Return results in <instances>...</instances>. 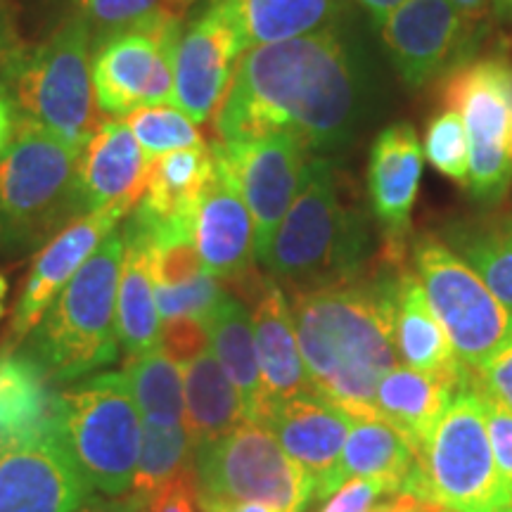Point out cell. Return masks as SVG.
Instances as JSON below:
<instances>
[{"label":"cell","mask_w":512,"mask_h":512,"mask_svg":"<svg viewBox=\"0 0 512 512\" xmlns=\"http://www.w3.org/2000/svg\"><path fill=\"white\" fill-rule=\"evenodd\" d=\"M69 444L60 382L29 342L0 349V448Z\"/></svg>","instance_id":"16"},{"label":"cell","mask_w":512,"mask_h":512,"mask_svg":"<svg viewBox=\"0 0 512 512\" xmlns=\"http://www.w3.org/2000/svg\"><path fill=\"white\" fill-rule=\"evenodd\" d=\"M418 463L432 498L456 512H512V484L498 470L472 375L441 415Z\"/></svg>","instance_id":"9"},{"label":"cell","mask_w":512,"mask_h":512,"mask_svg":"<svg viewBox=\"0 0 512 512\" xmlns=\"http://www.w3.org/2000/svg\"><path fill=\"white\" fill-rule=\"evenodd\" d=\"M195 245L202 256L204 271L216 278H238L252 266V214L235 178L216 157L214 176L197 202Z\"/></svg>","instance_id":"22"},{"label":"cell","mask_w":512,"mask_h":512,"mask_svg":"<svg viewBox=\"0 0 512 512\" xmlns=\"http://www.w3.org/2000/svg\"><path fill=\"white\" fill-rule=\"evenodd\" d=\"M463 387L444 380V377L420 373V370L406 366H394L377 384V418L399 430L418 448V453H422L441 415L446 413L453 396Z\"/></svg>","instance_id":"26"},{"label":"cell","mask_w":512,"mask_h":512,"mask_svg":"<svg viewBox=\"0 0 512 512\" xmlns=\"http://www.w3.org/2000/svg\"><path fill=\"white\" fill-rule=\"evenodd\" d=\"M79 216V150L17 117L0 157V252H29Z\"/></svg>","instance_id":"5"},{"label":"cell","mask_w":512,"mask_h":512,"mask_svg":"<svg viewBox=\"0 0 512 512\" xmlns=\"http://www.w3.org/2000/svg\"><path fill=\"white\" fill-rule=\"evenodd\" d=\"M76 8L91 34H102L100 41L166 10L164 0H76Z\"/></svg>","instance_id":"38"},{"label":"cell","mask_w":512,"mask_h":512,"mask_svg":"<svg viewBox=\"0 0 512 512\" xmlns=\"http://www.w3.org/2000/svg\"><path fill=\"white\" fill-rule=\"evenodd\" d=\"M418 456V448L384 420L354 418L339 465V484L356 477L380 479L392 494H399Z\"/></svg>","instance_id":"31"},{"label":"cell","mask_w":512,"mask_h":512,"mask_svg":"<svg viewBox=\"0 0 512 512\" xmlns=\"http://www.w3.org/2000/svg\"><path fill=\"white\" fill-rule=\"evenodd\" d=\"M394 342L396 356L406 368L444 377L460 387L472 380V373L453 351L444 325L434 316L420 278L406 268L399 271V287H396Z\"/></svg>","instance_id":"24"},{"label":"cell","mask_w":512,"mask_h":512,"mask_svg":"<svg viewBox=\"0 0 512 512\" xmlns=\"http://www.w3.org/2000/svg\"><path fill=\"white\" fill-rule=\"evenodd\" d=\"M183 389L185 430L195 451L226 437L242 420H247L238 389L211 351L185 366Z\"/></svg>","instance_id":"30"},{"label":"cell","mask_w":512,"mask_h":512,"mask_svg":"<svg viewBox=\"0 0 512 512\" xmlns=\"http://www.w3.org/2000/svg\"><path fill=\"white\" fill-rule=\"evenodd\" d=\"M498 15L512 19V0H491Z\"/></svg>","instance_id":"50"},{"label":"cell","mask_w":512,"mask_h":512,"mask_svg":"<svg viewBox=\"0 0 512 512\" xmlns=\"http://www.w3.org/2000/svg\"><path fill=\"white\" fill-rule=\"evenodd\" d=\"M368 256L366 216L344 202L332 159L313 155L290 211L275 230L264 266L275 280L309 290L358 278Z\"/></svg>","instance_id":"3"},{"label":"cell","mask_w":512,"mask_h":512,"mask_svg":"<svg viewBox=\"0 0 512 512\" xmlns=\"http://www.w3.org/2000/svg\"><path fill=\"white\" fill-rule=\"evenodd\" d=\"M422 145L411 124L387 126L370 147L368 192L373 214L394 256L411 233V214L422 178Z\"/></svg>","instance_id":"21"},{"label":"cell","mask_w":512,"mask_h":512,"mask_svg":"<svg viewBox=\"0 0 512 512\" xmlns=\"http://www.w3.org/2000/svg\"><path fill=\"white\" fill-rule=\"evenodd\" d=\"M453 8L458 10V15L463 17L465 27L472 34L482 38L486 27H489V17L494 12V3L491 0H451Z\"/></svg>","instance_id":"44"},{"label":"cell","mask_w":512,"mask_h":512,"mask_svg":"<svg viewBox=\"0 0 512 512\" xmlns=\"http://www.w3.org/2000/svg\"><path fill=\"white\" fill-rule=\"evenodd\" d=\"M425 157L439 174H444L451 181L467 185V166H470V143L458 112L444 107L439 114H434L425 131Z\"/></svg>","instance_id":"36"},{"label":"cell","mask_w":512,"mask_h":512,"mask_svg":"<svg viewBox=\"0 0 512 512\" xmlns=\"http://www.w3.org/2000/svg\"><path fill=\"white\" fill-rule=\"evenodd\" d=\"M370 512H446V505L399 491V494H394L387 503L375 505Z\"/></svg>","instance_id":"45"},{"label":"cell","mask_w":512,"mask_h":512,"mask_svg":"<svg viewBox=\"0 0 512 512\" xmlns=\"http://www.w3.org/2000/svg\"><path fill=\"white\" fill-rule=\"evenodd\" d=\"M12 107L74 150L102 121L93 83V34L81 17L64 22L46 43L10 67Z\"/></svg>","instance_id":"6"},{"label":"cell","mask_w":512,"mask_h":512,"mask_svg":"<svg viewBox=\"0 0 512 512\" xmlns=\"http://www.w3.org/2000/svg\"><path fill=\"white\" fill-rule=\"evenodd\" d=\"M150 157L124 119L102 121L79 152L81 214L107 207L133 211L143 200Z\"/></svg>","instance_id":"20"},{"label":"cell","mask_w":512,"mask_h":512,"mask_svg":"<svg viewBox=\"0 0 512 512\" xmlns=\"http://www.w3.org/2000/svg\"><path fill=\"white\" fill-rule=\"evenodd\" d=\"M200 486L195 465H188L147 498L143 512H200Z\"/></svg>","instance_id":"40"},{"label":"cell","mask_w":512,"mask_h":512,"mask_svg":"<svg viewBox=\"0 0 512 512\" xmlns=\"http://www.w3.org/2000/svg\"><path fill=\"white\" fill-rule=\"evenodd\" d=\"M124 121L150 159L166 155V152L185 150V147L204 145L195 121L169 102L138 107V110L128 112Z\"/></svg>","instance_id":"35"},{"label":"cell","mask_w":512,"mask_h":512,"mask_svg":"<svg viewBox=\"0 0 512 512\" xmlns=\"http://www.w3.org/2000/svg\"><path fill=\"white\" fill-rule=\"evenodd\" d=\"M157 349L181 368L190 366L192 361H197V358L209 351L207 320L195 316L162 320Z\"/></svg>","instance_id":"39"},{"label":"cell","mask_w":512,"mask_h":512,"mask_svg":"<svg viewBox=\"0 0 512 512\" xmlns=\"http://www.w3.org/2000/svg\"><path fill=\"white\" fill-rule=\"evenodd\" d=\"M413 266L460 363L479 373L512 339V311L463 256L434 235L415 240Z\"/></svg>","instance_id":"10"},{"label":"cell","mask_w":512,"mask_h":512,"mask_svg":"<svg viewBox=\"0 0 512 512\" xmlns=\"http://www.w3.org/2000/svg\"><path fill=\"white\" fill-rule=\"evenodd\" d=\"M91 491L64 441L0 448V512H74Z\"/></svg>","instance_id":"19"},{"label":"cell","mask_w":512,"mask_h":512,"mask_svg":"<svg viewBox=\"0 0 512 512\" xmlns=\"http://www.w3.org/2000/svg\"><path fill=\"white\" fill-rule=\"evenodd\" d=\"M252 328L264 387V413L273 403L290 399L294 394L313 392L299 351L290 302L275 283L259 285L252 309Z\"/></svg>","instance_id":"23"},{"label":"cell","mask_w":512,"mask_h":512,"mask_svg":"<svg viewBox=\"0 0 512 512\" xmlns=\"http://www.w3.org/2000/svg\"><path fill=\"white\" fill-rule=\"evenodd\" d=\"M380 36L394 69L411 88L470 62L482 41L465 27L451 0H406L384 19Z\"/></svg>","instance_id":"14"},{"label":"cell","mask_w":512,"mask_h":512,"mask_svg":"<svg viewBox=\"0 0 512 512\" xmlns=\"http://www.w3.org/2000/svg\"><path fill=\"white\" fill-rule=\"evenodd\" d=\"M207 330L211 354L238 389L245 418L259 420L264 413V387L256 358L252 313L226 292L221 304L209 313Z\"/></svg>","instance_id":"29"},{"label":"cell","mask_w":512,"mask_h":512,"mask_svg":"<svg viewBox=\"0 0 512 512\" xmlns=\"http://www.w3.org/2000/svg\"><path fill=\"white\" fill-rule=\"evenodd\" d=\"M441 100L448 110L460 114L470 143L465 188L479 202H501L512 183V64L508 57H482L460 64L448 74Z\"/></svg>","instance_id":"11"},{"label":"cell","mask_w":512,"mask_h":512,"mask_svg":"<svg viewBox=\"0 0 512 512\" xmlns=\"http://www.w3.org/2000/svg\"><path fill=\"white\" fill-rule=\"evenodd\" d=\"M223 297H226V292L219 285V278L207 271L183 285H155V302L162 320L178 316H195L207 320L209 313L221 304Z\"/></svg>","instance_id":"37"},{"label":"cell","mask_w":512,"mask_h":512,"mask_svg":"<svg viewBox=\"0 0 512 512\" xmlns=\"http://www.w3.org/2000/svg\"><path fill=\"white\" fill-rule=\"evenodd\" d=\"M209 512H280V510H273L261 503H235V505H221V508H214Z\"/></svg>","instance_id":"49"},{"label":"cell","mask_w":512,"mask_h":512,"mask_svg":"<svg viewBox=\"0 0 512 512\" xmlns=\"http://www.w3.org/2000/svg\"><path fill=\"white\" fill-rule=\"evenodd\" d=\"M446 512H456V510H451V508H446Z\"/></svg>","instance_id":"52"},{"label":"cell","mask_w":512,"mask_h":512,"mask_svg":"<svg viewBox=\"0 0 512 512\" xmlns=\"http://www.w3.org/2000/svg\"><path fill=\"white\" fill-rule=\"evenodd\" d=\"M195 475L202 512L235 503L302 512L313 496L302 467L259 420H242L226 437L197 448Z\"/></svg>","instance_id":"8"},{"label":"cell","mask_w":512,"mask_h":512,"mask_svg":"<svg viewBox=\"0 0 512 512\" xmlns=\"http://www.w3.org/2000/svg\"><path fill=\"white\" fill-rule=\"evenodd\" d=\"M368 74L342 27L242 53L216 112L223 143L292 133L311 152H337L361 131Z\"/></svg>","instance_id":"1"},{"label":"cell","mask_w":512,"mask_h":512,"mask_svg":"<svg viewBox=\"0 0 512 512\" xmlns=\"http://www.w3.org/2000/svg\"><path fill=\"white\" fill-rule=\"evenodd\" d=\"M399 271L358 275L292 294L294 330L313 392L351 418L380 420L377 384L396 366Z\"/></svg>","instance_id":"2"},{"label":"cell","mask_w":512,"mask_h":512,"mask_svg":"<svg viewBox=\"0 0 512 512\" xmlns=\"http://www.w3.org/2000/svg\"><path fill=\"white\" fill-rule=\"evenodd\" d=\"M230 171L254 221V256L264 264L280 221L290 211L302 185L311 150L292 133H271L256 140L211 145Z\"/></svg>","instance_id":"13"},{"label":"cell","mask_w":512,"mask_h":512,"mask_svg":"<svg viewBox=\"0 0 512 512\" xmlns=\"http://www.w3.org/2000/svg\"><path fill=\"white\" fill-rule=\"evenodd\" d=\"M211 176L214 155L207 143L152 157L147 164L145 195L131 214L147 228L195 223L197 202Z\"/></svg>","instance_id":"25"},{"label":"cell","mask_w":512,"mask_h":512,"mask_svg":"<svg viewBox=\"0 0 512 512\" xmlns=\"http://www.w3.org/2000/svg\"><path fill=\"white\" fill-rule=\"evenodd\" d=\"M382 496H394L392 489L380 479H349L328 498L320 512H370Z\"/></svg>","instance_id":"42"},{"label":"cell","mask_w":512,"mask_h":512,"mask_svg":"<svg viewBox=\"0 0 512 512\" xmlns=\"http://www.w3.org/2000/svg\"><path fill=\"white\" fill-rule=\"evenodd\" d=\"M190 453L192 444L185 425L159 427L143 422V448H140V460L128 496L145 505L159 486L192 465Z\"/></svg>","instance_id":"34"},{"label":"cell","mask_w":512,"mask_h":512,"mask_svg":"<svg viewBox=\"0 0 512 512\" xmlns=\"http://www.w3.org/2000/svg\"><path fill=\"white\" fill-rule=\"evenodd\" d=\"M444 242L512 311V211L448 223Z\"/></svg>","instance_id":"32"},{"label":"cell","mask_w":512,"mask_h":512,"mask_svg":"<svg viewBox=\"0 0 512 512\" xmlns=\"http://www.w3.org/2000/svg\"><path fill=\"white\" fill-rule=\"evenodd\" d=\"M181 34L178 17L164 10L100 41L93 57L100 112L124 119L138 107L171 102Z\"/></svg>","instance_id":"12"},{"label":"cell","mask_w":512,"mask_h":512,"mask_svg":"<svg viewBox=\"0 0 512 512\" xmlns=\"http://www.w3.org/2000/svg\"><path fill=\"white\" fill-rule=\"evenodd\" d=\"M475 382L486 396L512 411V339L475 373Z\"/></svg>","instance_id":"43"},{"label":"cell","mask_w":512,"mask_h":512,"mask_svg":"<svg viewBox=\"0 0 512 512\" xmlns=\"http://www.w3.org/2000/svg\"><path fill=\"white\" fill-rule=\"evenodd\" d=\"M74 512H143V503H138L133 496L117 498H98L91 496L86 503L79 505Z\"/></svg>","instance_id":"46"},{"label":"cell","mask_w":512,"mask_h":512,"mask_svg":"<svg viewBox=\"0 0 512 512\" xmlns=\"http://www.w3.org/2000/svg\"><path fill=\"white\" fill-rule=\"evenodd\" d=\"M124 233L117 226L24 339L60 384L81 380L117 361V294Z\"/></svg>","instance_id":"4"},{"label":"cell","mask_w":512,"mask_h":512,"mask_svg":"<svg viewBox=\"0 0 512 512\" xmlns=\"http://www.w3.org/2000/svg\"><path fill=\"white\" fill-rule=\"evenodd\" d=\"M351 415L316 392L294 394L268 406L264 422L278 444L309 477L311 501H325L339 489V465L351 430Z\"/></svg>","instance_id":"17"},{"label":"cell","mask_w":512,"mask_h":512,"mask_svg":"<svg viewBox=\"0 0 512 512\" xmlns=\"http://www.w3.org/2000/svg\"><path fill=\"white\" fill-rule=\"evenodd\" d=\"M15 131H17L15 107H12V102L5 98V95H0V157H3L5 150H8Z\"/></svg>","instance_id":"47"},{"label":"cell","mask_w":512,"mask_h":512,"mask_svg":"<svg viewBox=\"0 0 512 512\" xmlns=\"http://www.w3.org/2000/svg\"><path fill=\"white\" fill-rule=\"evenodd\" d=\"M226 5L242 53L335 29L347 12V0H226Z\"/></svg>","instance_id":"28"},{"label":"cell","mask_w":512,"mask_h":512,"mask_svg":"<svg viewBox=\"0 0 512 512\" xmlns=\"http://www.w3.org/2000/svg\"><path fill=\"white\" fill-rule=\"evenodd\" d=\"M356 3L361 5L363 10H366L370 22H373V27L380 29L384 19L392 15V12L399 8V5L406 3V0H356Z\"/></svg>","instance_id":"48"},{"label":"cell","mask_w":512,"mask_h":512,"mask_svg":"<svg viewBox=\"0 0 512 512\" xmlns=\"http://www.w3.org/2000/svg\"><path fill=\"white\" fill-rule=\"evenodd\" d=\"M124 375L145 425H185L183 370L178 363L155 349L133 361H124Z\"/></svg>","instance_id":"33"},{"label":"cell","mask_w":512,"mask_h":512,"mask_svg":"<svg viewBox=\"0 0 512 512\" xmlns=\"http://www.w3.org/2000/svg\"><path fill=\"white\" fill-rule=\"evenodd\" d=\"M67 441L93 489L110 498L131 489L143 448V415L124 373H100L62 389Z\"/></svg>","instance_id":"7"},{"label":"cell","mask_w":512,"mask_h":512,"mask_svg":"<svg viewBox=\"0 0 512 512\" xmlns=\"http://www.w3.org/2000/svg\"><path fill=\"white\" fill-rule=\"evenodd\" d=\"M124 233V264L117 294V337L124 361H133L157 349L162 318L155 302V280L150 271V249L143 228L128 219Z\"/></svg>","instance_id":"27"},{"label":"cell","mask_w":512,"mask_h":512,"mask_svg":"<svg viewBox=\"0 0 512 512\" xmlns=\"http://www.w3.org/2000/svg\"><path fill=\"white\" fill-rule=\"evenodd\" d=\"M240 57V36L226 0H214L178 41L171 105L197 126L216 117Z\"/></svg>","instance_id":"15"},{"label":"cell","mask_w":512,"mask_h":512,"mask_svg":"<svg viewBox=\"0 0 512 512\" xmlns=\"http://www.w3.org/2000/svg\"><path fill=\"white\" fill-rule=\"evenodd\" d=\"M128 214L131 211L124 207H107L79 216L41 247L15 304L5 344H22L36 330L46 311L83 266V261Z\"/></svg>","instance_id":"18"},{"label":"cell","mask_w":512,"mask_h":512,"mask_svg":"<svg viewBox=\"0 0 512 512\" xmlns=\"http://www.w3.org/2000/svg\"><path fill=\"white\" fill-rule=\"evenodd\" d=\"M5 299H8V280H5V275L0 273V318H3L5 313Z\"/></svg>","instance_id":"51"},{"label":"cell","mask_w":512,"mask_h":512,"mask_svg":"<svg viewBox=\"0 0 512 512\" xmlns=\"http://www.w3.org/2000/svg\"><path fill=\"white\" fill-rule=\"evenodd\" d=\"M479 392H482V389H479ZM482 401H484L486 432H489L491 451H494L496 465L498 470H501V475L512 484V411L491 399V396H486L484 392H482Z\"/></svg>","instance_id":"41"}]
</instances>
